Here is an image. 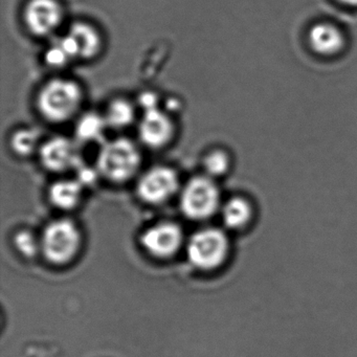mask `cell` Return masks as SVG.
<instances>
[{"instance_id": "cell-1", "label": "cell", "mask_w": 357, "mask_h": 357, "mask_svg": "<svg viewBox=\"0 0 357 357\" xmlns=\"http://www.w3.org/2000/svg\"><path fill=\"white\" fill-rule=\"evenodd\" d=\"M82 100V89L75 81L54 79L41 89L37 107L49 122L63 123L78 112Z\"/></svg>"}, {"instance_id": "cell-2", "label": "cell", "mask_w": 357, "mask_h": 357, "mask_svg": "<svg viewBox=\"0 0 357 357\" xmlns=\"http://www.w3.org/2000/svg\"><path fill=\"white\" fill-rule=\"evenodd\" d=\"M141 155L137 146L127 139L104 144L98 158V171L114 183L128 181L137 172Z\"/></svg>"}, {"instance_id": "cell-3", "label": "cell", "mask_w": 357, "mask_h": 357, "mask_svg": "<svg viewBox=\"0 0 357 357\" xmlns=\"http://www.w3.org/2000/svg\"><path fill=\"white\" fill-rule=\"evenodd\" d=\"M229 250V239L221 229H204L192 236L188 242L187 255L194 266L212 271L223 264Z\"/></svg>"}, {"instance_id": "cell-4", "label": "cell", "mask_w": 357, "mask_h": 357, "mask_svg": "<svg viewBox=\"0 0 357 357\" xmlns=\"http://www.w3.org/2000/svg\"><path fill=\"white\" fill-rule=\"evenodd\" d=\"M80 245L78 227L72 221L61 219L45 227L40 248L50 262L60 265L70 262L76 256Z\"/></svg>"}, {"instance_id": "cell-5", "label": "cell", "mask_w": 357, "mask_h": 357, "mask_svg": "<svg viewBox=\"0 0 357 357\" xmlns=\"http://www.w3.org/2000/svg\"><path fill=\"white\" fill-rule=\"evenodd\" d=\"M220 193L211 177L198 176L185 185L181 196L183 214L193 220H204L218 210Z\"/></svg>"}, {"instance_id": "cell-6", "label": "cell", "mask_w": 357, "mask_h": 357, "mask_svg": "<svg viewBox=\"0 0 357 357\" xmlns=\"http://www.w3.org/2000/svg\"><path fill=\"white\" fill-rule=\"evenodd\" d=\"M178 189V177L168 167H155L146 172L137 183L139 198L148 204L166 202Z\"/></svg>"}, {"instance_id": "cell-7", "label": "cell", "mask_w": 357, "mask_h": 357, "mask_svg": "<svg viewBox=\"0 0 357 357\" xmlns=\"http://www.w3.org/2000/svg\"><path fill=\"white\" fill-rule=\"evenodd\" d=\"M62 20L63 10L58 0H30L24 9L26 28L36 36L52 34Z\"/></svg>"}, {"instance_id": "cell-8", "label": "cell", "mask_w": 357, "mask_h": 357, "mask_svg": "<svg viewBox=\"0 0 357 357\" xmlns=\"http://www.w3.org/2000/svg\"><path fill=\"white\" fill-rule=\"evenodd\" d=\"M59 43L70 59H93L102 49V39L99 32L85 22L73 24L68 35L60 39Z\"/></svg>"}, {"instance_id": "cell-9", "label": "cell", "mask_w": 357, "mask_h": 357, "mask_svg": "<svg viewBox=\"0 0 357 357\" xmlns=\"http://www.w3.org/2000/svg\"><path fill=\"white\" fill-rule=\"evenodd\" d=\"M183 231L175 223L164 222L153 225L142 235V245L156 258L173 256L183 243Z\"/></svg>"}, {"instance_id": "cell-10", "label": "cell", "mask_w": 357, "mask_h": 357, "mask_svg": "<svg viewBox=\"0 0 357 357\" xmlns=\"http://www.w3.org/2000/svg\"><path fill=\"white\" fill-rule=\"evenodd\" d=\"M141 141L150 148H162L174 135V125L171 119L158 107L146 110L139 127Z\"/></svg>"}, {"instance_id": "cell-11", "label": "cell", "mask_w": 357, "mask_h": 357, "mask_svg": "<svg viewBox=\"0 0 357 357\" xmlns=\"http://www.w3.org/2000/svg\"><path fill=\"white\" fill-rule=\"evenodd\" d=\"M40 158L45 168L55 172L74 168L80 162L76 144L66 137H55L47 141L41 147Z\"/></svg>"}, {"instance_id": "cell-12", "label": "cell", "mask_w": 357, "mask_h": 357, "mask_svg": "<svg viewBox=\"0 0 357 357\" xmlns=\"http://www.w3.org/2000/svg\"><path fill=\"white\" fill-rule=\"evenodd\" d=\"M308 39L311 49L321 56L336 55L344 47L342 31L327 22L314 24L309 31Z\"/></svg>"}, {"instance_id": "cell-13", "label": "cell", "mask_w": 357, "mask_h": 357, "mask_svg": "<svg viewBox=\"0 0 357 357\" xmlns=\"http://www.w3.org/2000/svg\"><path fill=\"white\" fill-rule=\"evenodd\" d=\"M252 206L242 197L229 199L222 208V220L225 227L231 229L245 227L252 219Z\"/></svg>"}, {"instance_id": "cell-14", "label": "cell", "mask_w": 357, "mask_h": 357, "mask_svg": "<svg viewBox=\"0 0 357 357\" xmlns=\"http://www.w3.org/2000/svg\"><path fill=\"white\" fill-rule=\"evenodd\" d=\"M81 183L75 181H57L50 190L51 202L58 208L70 210L78 204L81 197Z\"/></svg>"}, {"instance_id": "cell-15", "label": "cell", "mask_w": 357, "mask_h": 357, "mask_svg": "<svg viewBox=\"0 0 357 357\" xmlns=\"http://www.w3.org/2000/svg\"><path fill=\"white\" fill-rule=\"evenodd\" d=\"M135 114V108L130 102L124 99H118L112 102L104 118L108 126L114 128H124L132 123Z\"/></svg>"}, {"instance_id": "cell-16", "label": "cell", "mask_w": 357, "mask_h": 357, "mask_svg": "<svg viewBox=\"0 0 357 357\" xmlns=\"http://www.w3.org/2000/svg\"><path fill=\"white\" fill-rule=\"evenodd\" d=\"M106 125L105 118L99 114H86L78 123L77 135L83 142L98 141L101 139Z\"/></svg>"}, {"instance_id": "cell-17", "label": "cell", "mask_w": 357, "mask_h": 357, "mask_svg": "<svg viewBox=\"0 0 357 357\" xmlns=\"http://www.w3.org/2000/svg\"><path fill=\"white\" fill-rule=\"evenodd\" d=\"M11 145L14 151L20 155H30L38 145V135L34 130L22 129L12 137Z\"/></svg>"}, {"instance_id": "cell-18", "label": "cell", "mask_w": 357, "mask_h": 357, "mask_svg": "<svg viewBox=\"0 0 357 357\" xmlns=\"http://www.w3.org/2000/svg\"><path fill=\"white\" fill-rule=\"evenodd\" d=\"M204 164L208 177L221 176L229 170V158L227 152L215 150L206 155Z\"/></svg>"}, {"instance_id": "cell-19", "label": "cell", "mask_w": 357, "mask_h": 357, "mask_svg": "<svg viewBox=\"0 0 357 357\" xmlns=\"http://www.w3.org/2000/svg\"><path fill=\"white\" fill-rule=\"evenodd\" d=\"M16 248L26 257H33L38 252L39 244L34 236L29 231H20L15 237Z\"/></svg>"}, {"instance_id": "cell-20", "label": "cell", "mask_w": 357, "mask_h": 357, "mask_svg": "<svg viewBox=\"0 0 357 357\" xmlns=\"http://www.w3.org/2000/svg\"><path fill=\"white\" fill-rule=\"evenodd\" d=\"M45 59H47V63L50 66H55V68H61V66H63L64 64L70 61V58L68 57V54L57 43L55 47H52L47 52Z\"/></svg>"}, {"instance_id": "cell-21", "label": "cell", "mask_w": 357, "mask_h": 357, "mask_svg": "<svg viewBox=\"0 0 357 357\" xmlns=\"http://www.w3.org/2000/svg\"><path fill=\"white\" fill-rule=\"evenodd\" d=\"M337 1L347 7L357 8V0H337Z\"/></svg>"}]
</instances>
